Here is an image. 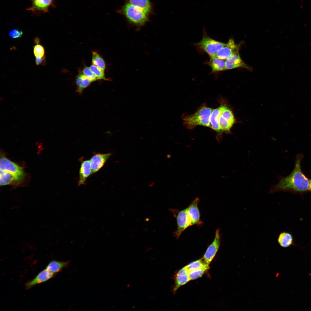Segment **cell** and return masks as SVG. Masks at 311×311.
<instances>
[{
    "instance_id": "1",
    "label": "cell",
    "mask_w": 311,
    "mask_h": 311,
    "mask_svg": "<svg viewBox=\"0 0 311 311\" xmlns=\"http://www.w3.org/2000/svg\"><path fill=\"white\" fill-rule=\"evenodd\" d=\"M304 157L301 153L297 154L292 172L287 176L279 177L278 183L271 187L270 193L283 191L302 194L309 191L310 179L301 168V162Z\"/></svg>"
},
{
    "instance_id": "2",
    "label": "cell",
    "mask_w": 311,
    "mask_h": 311,
    "mask_svg": "<svg viewBox=\"0 0 311 311\" xmlns=\"http://www.w3.org/2000/svg\"><path fill=\"white\" fill-rule=\"evenodd\" d=\"M213 109L204 106L193 114L183 117V124L187 128L192 129L197 126L211 128L210 118Z\"/></svg>"
},
{
    "instance_id": "3",
    "label": "cell",
    "mask_w": 311,
    "mask_h": 311,
    "mask_svg": "<svg viewBox=\"0 0 311 311\" xmlns=\"http://www.w3.org/2000/svg\"><path fill=\"white\" fill-rule=\"evenodd\" d=\"M122 11L130 22L139 27L143 25L148 19L147 14L128 3L123 7Z\"/></svg>"
},
{
    "instance_id": "4",
    "label": "cell",
    "mask_w": 311,
    "mask_h": 311,
    "mask_svg": "<svg viewBox=\"0 0 311 311\" xmlns=\"http://www.w3.org/2000/svg\"><path fill=\"white\" fill-rule=\"evenodd\" d=\"M0 170L7 172L14 178L17 185L24 180L25 173L23 168L2 155L0 160Z\"/></svg>"
},
{
    "instance_id": "5",
    "label": "cell",
    "mask_w": 311,
    "mask_h": 311,
    "mask_svg": "<svg viewBox=\"0 0 311 311\" xmlns=\"http://www.w3.org/2000/svg\"><path fill=\"white\" fill-rule=\"evenodd\" d=\"M218 117V122L221 131L230 132V129L236 122L232 111L225 105L220 106Z\"/></svg>"
},
{
    "instance_id": "6",
    "label": "cell",
    "mask_w": 311,
    "mask_h": 311,
    "mask_svg": "<svg viewBox=\"0 0 311 311\" xmlns=\"http://www.w3.org/2000/svg\"><path fill=\"white\" fill-rule=\"evenodd\" d=\"M170 211L172 213L176 218L177 228L176 230L173 232V236L178 239L182 233L187 228L191 226L190 222L188 217L187 208L181 210L176 209H170Z\"/></svg>"
},
{
    "instance_id": "7",
    "label": "cell",
    "mask_w": 311,
    "mask_h": 311,
    "mask_svg": "<svg viewBox=\"0 0 311 311\" xmlns=\"http://www.w3.org/2000/svg\"><path fill=\"white\" fill-rule=\"evenodd\" d=\"M204 34L202 38L195 44L202 49L210 57L215 56L217 51L225 43L211 38L206 34L204 30Z\"/></svg>"
},
{
    "instance_id": "8",
    "label": "cell",
    "mask_w": 311,
    "mask_h": 311,
    "mask_svg": "<svg viewBox=\"0 0 311 311\" xmlns=\"http://www.w3.org/2000/svg\"><path fill=\"white\" fill-rule=\"evenodd\" d=\"M240 44H236L232 39L217 52L216 56L223 59L226 60L232 56L239 53Z\"/></svg>"
},
{
    "instance_id": "9",
    "label": "cell",
    "mask_w": 311,
    "mask_h": 311,
    "mask_svg": "<svg viewBox=\"0 0 311 311\" xmlns=\"http://www.w3.org/2000/svg\"><path fill=\"white\" fill-rule=\"evenodd\" d=\"M220 243V230L217 229L215 231V236L213 241L208 247L202 258L207 264H209L215 256L219 249Z\"/></svg>"
},
{
    "instance_id": "10",
    "label": "cell",
    "mask_w": 311,
    "mask_h": 311,
    "mask_svg": "<svg viewBox=\"0 0 311 311\" xmlns=\"http://www.w3.org/2000/svg\"><path fill=\"white\" fill-rule=\"evenodd\" d=\"M200 199L196 198L190 205L187 207L188 217L191 226L196 225L200 227L203 225V222L200 218V214L198 206Z\"/></svg>"
},
{
    "instance_id": "11",
    "label": "cell",
    "mask_w": 311,
    "mask_h": 311,
    "mask_svg": "<svg viewBox=\"0 0 311 311\" xmlns=\"http://www.w3.org/2000/svg\"><path fill=\"white\" fill-rule=\"evenodd\" d=\"M112 155L111 153H97L94 154L90 160L92 171V174L99 170Z\"/></svg>"
},
{
    "instance_id": "12",
    "label": "cell",
    "mask_w": 311,
    "mask_h": 311,
    "mask_svg": "<svg viewBox=\"0 0 311 311\" xmlns=\"http://www.w3.org/2000/svg\"><path fill=\"white\" fill-rule=\"evenodd\" d=\"M55 275L45 268L40 272L34 278L27 282L25 285V288L28 289L36 285L47 281L52 278Z\"/></svg>"
},
{
    "instance_id": "13",
    "label": "cell",
    "mask_w": 311,
    "mask_h": 311,
    "mask_svg": "<svg viewBox=\"0 0 311 311\" xmlns=\"http://www.w3.org/2000/svg\"><path fill=\"white\" fill-rule=\"evenodd\" d=\"M175 284L173 291L175 293L181 286L187 283L190 280L188 272L185 266L179 270L174 276Z\"/></svg>"
},
{
    "instance_id": "14",
    "label": "cell",
    "mask_w": 311,
    "mask_h": 311,
    "mask_svg": "<svg viewBox=\"0 0 311 311\" xmlns=\"http://www.w3.org/2000/svg\"><path fill=\"white\" fill-rule=\"evenodd\" d=\"M92 173L90 160H81L79 170L78 186L85 184L88 178L92 175Z\"/></svg>"
},
{
    "instance_id": "15",
    "label": "cell",
    "mask_w": 311,
    "mask_h": 311,
    "mask_svg": "<svg viewBox=\"0 0 311 311\" xmlns=\"http://www.w3.org/2000/svg\"><path fill=\"white\" fill-rule=\"evenodd\" d=\"M239 67L251 69L242 60L239 53L232 56L226 60L225 70Z\"/></svg>"
},
{
    "instance_id": "16",
    "label": "cell",
    "mask_w": 311,
    "mask_h": 311,
    "mask_svg": "<svg viewBox=\"0 0 311 311\" xmlns=\"http://www.w3.org/2000/svg\"><path fill=\"white\" fill-rule=\"evenodd\" d=\"M75 81L76 91L79 94H81L84 90L89 86L92 82L83 74L81 71H79Z\"/></svg>"
},
{
    "instance_id": "17",
    "label": "cell",
    "mask_w": 311,
    "mask_h": 311,
    "mask_svg": "<svg viewBox=\"0 0 311 311\" xmlns=\"http://www.w3.org/2000/svg\"><path fill=\"white\" fill-rule=\"evenodd\" d=\"M70 263L69 261L64 262L53 260L49 263L45 268L56 274L63 269L68 267Z\"/></svg>"
},
{
    "instance_id": "18",
    "label": "cell",
    "mask_w": 311,
    "mask_h": 311,
    "mask_svg": "<svg viewBox=\"0 0 311 311\" xmlns=\"http://www.w3.org/2000/svg\"><path fill=\"white\" fill-rule=\"evenodd\" d=\"M32 5L30 10L43 12L48 11L53 0H32Z\"/></svg>"
},
{
    "instance_id": "19",
    "label": "cell",
    "mask_w": 311,
    "mask_h": 311,
    "mask_svg": "<svg viewBox=\"0 0 311 311\" xmlns=\"http://www.w3.org/2000/svg\"><path fill=\"white\" fill-rule=\"evenodd\" d=\"M226 60L219 58L216 56L211 57L208 64L213 71H221L225 70Z\"/></svg>"
},
{
    "instance_id": "20",
    "label": "cell",
    "mask_w": 311,
    "mask_h": 311,
    "mask_svg": "<svg viewBox=\"0 0 311 311\" xmlns=\"http://www.w3.org/2000/svg\"><path fill=\"white\" fill-rule=\"evenodd\" d=\"M127 3L140 9L148 14L151 9L149 0H126Z\"/></svg>"
},
{
    "instance_id": "21",
    "label": "cell",
    "mask_w": 311,
    "mask_h": 311,
    "mask_svg": "<svg viewBox=\"0 0 311 311\" xmlns=\"http://www.w3.org/2000/svg\"><path fill=\"white\" fill-rule=\"evenodd\" d=\"M293 238L292 235L286 232H283L279 235L278 242L279 245L282 247L286 248L292 244Z\"/></svg>"
},
{
    "instance_id": "22",
    "label": "cell",
    "mask_w": 311,
    "mask_h": 311,
    "mask_svg": "<svg viewBox=\"0 0 311 311\" xmlns=\"http://www.w3.org/2000/svg\"><path fill=\"white\" fill-rule=\"evenodd\" d=\"M14 184L17 185L14 177L9 173L0 170V185L4 186Z\"/></svg>"
},
{
    "instance_id": "23",
    "label": "cell",
    "mask_w": 311,
    "mask_h": 311,
    "mask_svg": "<svg viewBox=\"0 0 311 311\" xmlns=\"http://www.w3.org/2000/svg\"><path fill=\"white\" fill-rule=\"evenodd\" d=\"M220 111V106L213 109L210 118L211 128L217 132L221 131L218 120Z\"/></svg>"
},
{
    "instance_id": "24",
    "label": "cell",
    "mask_w": 311,
    "mask_h": 311,
    "mask_svg": "<svg viewBox=\"0 0 311 311\" xmlns=\"http://www.w3.org/2000/svg\"><path fill=\"white\" fill-rule=\"evenodd\" d=\"M92 64L104 71L106 64L104 59L96 51H92Z\"/></svg>"
},
{
    "instance_id": "25",
    "label": "cell",
    "mask_w": 311,
    "mask_h": 311,
    "mask_svg": "<svg viewBox=\"0 0 311 311\" xmlns=\"http://www.w3.org/2000/svg\"><path fill=\"white\" fill-rule=\"evenodd\" d=\"M206 264L203 258L194 261L185 266L188 272L199 270L208 265Z\"/></svg>"
},
{
    "instance_id": "26",
    "label": "cell",
    "mask_w": 311,
    "mask_h": 311,
    "mask_svg": "<svg viewBox=\"0 0 311 311\" xmlns=\"http://www.w3.org/2000/svg\"><path fill=\"white\" fill-rule=\"evenodd\" d=\"M90 68L93 73L95 75L98 79H103L106 81H111L110 78H106L105 76L104 71L97 66L92 64Z\"/></svg>"
},
{
    "instance_id": "27",
    "label": "cell",
    "mask_w": 311,
    "mask_h": 311,
    "mask_svg": "<svg viewBox=\"0 0 311 311\" xmlns=\"http://www.w3.org/2000/svg\"><path fill=\"white\" fill-rule=\"evenodd\" d=\"M209 268L208 265H207L202 269L188 272L190 280H194L201 277Z\"/></svg>"
},
{
    "instance_id": "28",
    "label": "cell",
    "mask_w": 311,
    "mask_h": 311,
    "mask_svg": "<svg viewBox=\"0 0 311 311\" xmlns=\"http://www.w3.org/2000/svg\"><path fill=\"white\" fill-rule=\"evenodd\" d=\"M33 53L36 58H43L45 56L44 47L40 44H37L33 47Z\"/></svg>"
},
{
    "instance_id": "29",
    "label": "cell",
    "mask_w": 311,
    "mask_h": 311,
    "mask_svg": "<svg viewBox=\"0 0 311 311\" xmlns=\"http://www.w3.org/2000/svg\"><path fill=\"white\" fill-rule=\"evenodd\" d=\"M81 71L83 74L92 82L99 80L89 67H84Z\"/></svg>"
},
{
    "instance_id": "30",
    "label": "cell",
    "mask_w": 311,
    "mask_h": 311,
    "mask_svg": "<svg viewBox=\"0 0 311 311\" xmlns=\"http://www.w3.org/2000/svg\"><path fill=\"white\" fill-rule=\"evenodd\" d=\"M23 34V32L17 29H14L10 31L9 33V36L14 39L20 38Z\"/></svg>"
},
{
    "instance_id": "31",
    "label": "cell",
    "mask_w": 311,
    "mask_h": 311,
    "mask_svg": "<svg viewBox=\"0 0 311 311\" xmlns=\"http://www.w3.org/2000/svg\"><path fill=\"white\" fill-rule=\"evenodd\" d=\"M35 62L37 65H45L46 63L45 56L41 58H36Z\"/></svg>"
},
{
    "instance_id": "32",
    "label": "cell",
    "mask_w": 311,
    "mask_h": 311,
    "mask_svg": "<svg viewBox=\"0 0 311 311\" xmlns=\"http://www.w3.org/2000/svg\"><path fill=\"white\" fill-rule=\"evenodd\" d=\"M40 40L39 37H36L34 39V42L36 44H39L40 43Z\"/></svg>"
},
{
    "instance_id": "33",
    "label": "cell",
    "mask_w": 311,
    "mask_h": 311,
    "mask_svg": "<svg viewBox=\"0 0 311 311\" xmlns=\"http://www.w3.org/2000/svg\"><path fill=\"white\" fill-rule=\"evenodd\" d=\"M310 175L311 176V172H310ZM309 191L311 192V179L309 180Z\"/></svg>"
}]
</instances>
